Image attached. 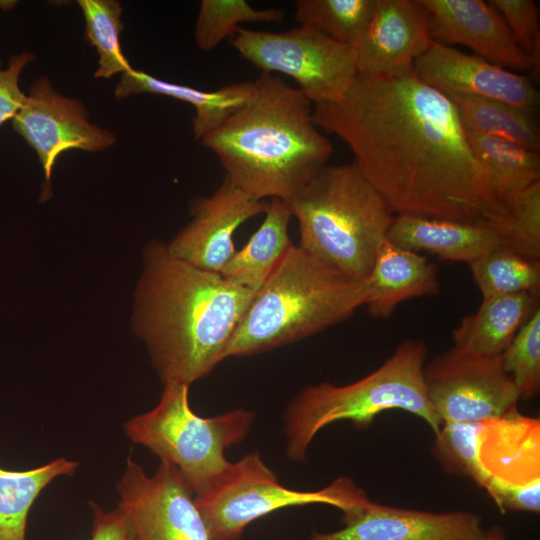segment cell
Wrapping results in <instances>:
<instances>
[{
  "label": "cell",
  "instance_id": "obj_27",
  "mask_svg": "<svg viewBox=\"0 0 540 540\" xmlns=\"http://www.w3.org/2000/svg\"><path fill=\"white\" fill-rule=\"evenodd\" d=\"M483 298L540 289V262L508 246L496 248L469 264Z\"/></svg>",
  "mask_w": 540,
  "mask_h": 540
},
{
  "label": "cell",
  "instance_id": "obj_37",
  "mask_svg": "<svg viewBox=\"0 0 540 540\" xmlns=\"http://www.w3.org/2000/svg\"><path fill=\"white\" fill-rule=\"evenodd\" d=\"M486 540H509L505 530L500 526H492L486 530Z\"/></svg>",
  "mask_w": 540,
  "mask_h": 540
},
{
  "label": "cell",
  "instance_id": "obj_25",
  "mask_svg": "<svg viewBox=\"0 0 540 540\" xmlns=\"http://www.w3.org/2000/svg\"><path fill=\"white\" fill-rule=\"evenodd\" d=\"M78 466L57 458L25 471L0 468V540H26L29 511L41 491L59 476H72Z\"/></svg>",
  "mask_w": 540,
  "mask_h": 540
},
{
  "label": "cell",
  "instance_id": "obj_8",
  "mask_svg": "<svg viewBox=\"0 0 540 540\" xmlns=\"http://www.w3.org/2000/svg\"><path fill=\"white\" fill-rule=\"evenodd\" d=\"M368 500L348 477L314 491L283 486L257 452L231 462L215 484L195 496L209 540H238L251 522L284 507L326 504L346 513Z\"/></svg>",
  "mask_w": 540,
  "mask_h": 540
},
{
  "label": "cell",
  "instance_id": "obj_3",
  "mask_svg": "<svg viewBox=\"0 0 540 540\" xmlns=\"http://www.w3.org/2000/svg\"><path fill=\"white\" fill-rule=\"evenodd\" d=\"M253 82L245 104L200 142L248 196L286 200L327 165L333 147L298 88L269 73Z\"/></svg>",
  "mask_w": 540,
  "mask_h": 540
},
{
  "label": "cell",
  "instance_id": "obj_2",
  "mask_svg": "<svg viewBox=\"0 0 540 540\" xmlns=\"http://www.w3.org/2000/svg\"><path fill=\"white\" fill-rule=\"evenodd\" d=\"M134 295L132 327L164 384L190 386L223 359L257 290L174 257L149 243Z\"/></svg>",
  "mask_w": 540,
  "mask_h": 540
},
{
  "label": "cell",
  "instance_id": "obj_33",
  "mask_svg": "<svg viewBox=\"0 0 540 540\" xmlns=\"http://www.w3.org/2000/svg\"><path fill=\"white\" fill-rule=\"evenodd\" d=\"M506 241L511 249L533 259L540 258V181L519 193L511 202Z\"/></svg>",
  "mask_w": 540,
  "mask_h": 540
},
{
  "label": "cell",
  "instance_id": "obj_31",
  "mask_svg": "<svg viewBox=\"0 0 540 540\" xmlns=\"http://www.w3.org/2000/svg\"><path fill=\"white\" fill-rule=\"evenodd\" d=\"M501 359L519 398H533L540 389V308L520 328Z\"/></svg>",
  "mask_w": 540,
  "mask_h": 540
},
{
  "label": "cell",
  "instance_id": "obj_22",
  "mask_svg": "<svg viewBox=\"0 0 540 540\" xmlns=\"http://www.w3.org/2000/svg\"><path fill=\"white\" fill-rule=\"evenodd\" d=\"M539 294L517 293L483 298L452 333L453 348L486 357L501 356L520 328L539 308Z\"/></svg>",
  "mask_w": 540,
  "mask_h": 540
},
{
  "label": "cell",
  "instance_id": "obj_23",
  "mask_svg": "<svg viewBox=\"0 0 540 540\" xmlns=\"http://www.w3.org/2000/svg\"><path fill=\"white\" fill-rule=\"evenodd\" d=\"M265 217L248 242L235 251L221 275L240 285L258 290L293 244L289 234L292 214L286 203L271 199Z\"/></svg>",
  "mask_w": 540,
  "mask_h": 540
},
{
  "label": "cell",
  "instance_id": "obj_19",
  "mask_svg": "<svg viewBox=\"0 0 540 540\" xmlns=\"http://www.w3.org/2000/svg\"><path fill=\"white\" fill-rule=\"evenodd\" d=\"M386 238L407 250L468 264L507 245L505 231L496 227L414 215H396Z\"/></svg>",
  "mask_w": 540,
  "mask_h": 540
},
{
  "label": "cell",
  "instance_id": "obj_4",
  "mask_svg": "<svg viewBox=\"0 0 540 540\" xmlns=\"http://www.w3.org/2000/svg\"><path fill=\"white\" fill-rule=\"evenodd\" d=\"M369 294L367 280L347 277L292 244L256 291L223 359L262 353L319 333L365 306Z\"/></svg>",
  "mask_w": 540,
  "mask_h": 540
},
{
  "label": "cell",
  "instance_id": "obj_17",
  "mask_svg": "<svg viewBox=\"0 0 540 540\" xmlns=\"http://www.w3.org/2000/svg\"><path fill=\"white\" fill-rule=\"evenodd\" d=\"M432 41L429 14L420 0H377L364 34L352 47L357 75L410 72Z\"/></svg>",
  "mask_w": 540,
  "mask_h": 540
},
{
  "label": "cell",
  "instance_id": "obj_5",
  "mask_svg": "<svg viewBox=\"0 0 540 540\" xmlns=\"http://www.w3.org/2000/svg\"><path fill=\"white\" fill-rule=\"evenodd\" d=\"M299 226V244L310 256L366 281L395 214L353 164L326 165L283 200Z\"/></svg>",
  "mask_w": 540,
  "mask_h": 540
},
{
  "label": "cell",
  "instance_id": "obj_12",
  "mask_svg": "<svg viewBox=\"0 0 540 540\" xmlns=\"http://www.w3.org/2000/svg\"><path fill=\"white\" fill-rule=\"evenodd\" d=\"M117 492L135 540H209L194 493L172 464L148 476L129 456Z\"/></svg>",
  "mask_w": 540,
  "mask_h": 540
},
{
  "label": "cell",
  "instance_id": "obj_20",
  "mask_svg": "<svg viewBox=\"0 0 540 540\" xmlns=\"http://www.w3.org/2000/svg\"><path fill=\"white\" fill-rule=\"evenodd\" d=\"M367 282L370 294L365 306L374 318H388L403 301L439 290L436 265L387 238L379 246Z\"/></svg>",
  "mask_w": 540,
  "mask_h": 540
},
{
  "label": "cell",
  "instance_id": "obj_10",
  "mask_svg": "<svg viewBox=\"0 0 540 540\" xmlns=\"http://www.w3.org/2000/svg\"><path fill=\"white\" fill-rule=\"evenodd\" d=\"M480 487L501 513L540 511V420L517 405L480 422L477 435Z\"/></svg>",
  "mask_w": 540,
  "mask_h": 540
},
{
  "label": "cell",
  "instance_id": "obj_21",
  "mask_svg": "<svg viewBox=\"0 0 540 540\" xmlns=\"http://www.w3.org/2000/svg\"><path fill=\"white\" fill-rule=\"evenodd\" d=\"M253 87L254 83L248 81L228 84L213 91H203L161 80L131 68L122 73L121 80L115 88V96L125 98L148 93L171 97L192 105L195 110L192 118L193 134L195 139L200 141L245 104L252 94Z\"/></svg>",
  "mask_w": 540,
  "mask_h": 540
},
{
  "label": "cell",
  "instance_id": "obj_14",
  "mask_svg": "<svg viewBox=\"0 0 540 540\" xmlns=\"http://www.w3.org/2000/svg\"><path fill=\"white\" fill-rule=\"evenodd\" d=\"M269 202L256 200L224 178L210 195L191 202V221L166 244L177 259L221 273L235 253L233 235L244 222L265 213Z\"/></svg>",
  "mask_w": 540,
  "mask_h": 540
},
{
  "label": "cell",
  "instance_id": "obj_32",
  "mask_svg": "<svg viewBox=\"0 0 540 540\" xmlns=\"http://www.w3.org/2000/svg\"><path fill=\"white\" fill-rule=\"evenodd\" d=\"M480 422L443 423L435 435L432 455L446 472L470 477L479 486L482 475L477 461Z\"/></svg>",
  "mask_w": 540,
  "mask_h": 540
},
{
  "label": "cell",
  "instance_id": "obj_28",
  "mask_svg": "<svg viewBox=\"0 0 540 540\" xmlns=\"http://www.w3.org/2000/svg\"><path fill=\"white\" fill-rule=\"evenodd\" d=\"M376 4L377 0H297L295 18L300 26L352 48L364 34Z\"/></svg>",
  "mask_w": 540,
  "mask_h": 540
},
{
  "label": "cell",
  "instance_id": "obj_34",
  "mask_svg": "<svg viewBox=\"0 0 540 540\" xmlns=\"http://www.w3.org/2000/svg\"><path fill=\"white\" fill-rule=\"evenodd\" d=\"M502 16L521 50L540 67L539 12L532 0L488 1Z\"/></svg>",
  "mask_w": 540,
  "mask_h": 540
},
{
  "label": "cell",
  "instance_id": "obj_6",
  "mask_svg": "<svg viewBox=\"0 0 540 540\" xmlns=\"http://www.w3.org/2000/svg\"><path fill=\"white\" fill-rule=\"evenodd\" d=\"M426 358L424 342L405 340L381 366L358 381L342 386L323 382L302 390L285 414L288 457L302 461L315 435L331 423L349 420L367 427L389 409L420 417L436 435L442 423L424 385Z\"/></svg>",
  "mask_w": 540,
  "mask_h": 540
},
{
  "label": "cell",
  "instance_id": "obj_35",
  "mask_svg": "<svg viewBox=\"0 0 540 540\" xmlns=\"http://www.w3.org/2000/svg\"><path fill=\"white\" fill-rule=\"evenodd\" d=\"M34 60L35 55L24 52L12 56L6 69L1 68L0 61V125L23 107L27 95L19 88V77L24 67Z\"/></svg>",
  "mask_w": 540,
  "mask_h": 540
},
{
  "label": "cell",
  "instance_id": "obj_16",
  "mask_svg": "<svg viewBox=\"0 0 540 540\" xmlns=\"http://www.w3.org/2000/svg\"><path fill=\"white\" fill-rule=\"evenodd\" d=\"M341 523L311 540H486L481 517L469 511L430 512L368 500L343 513Z\"/></svg>",
  "mask_w": 540,
  "mask_h": 540
},
{
  "label": "cell",
  "instance_id": "obj_11",
  "mask_svg": "<svg viewBox=\"0 0 540 540\" xmlns=\"http://www.w3.org/2000/svg\"><path fill=\"white\" fill-rule=\"evenodd\" d=\"M429 402L441 423L482 422L517 405L519 393L501 356L451 348L423 369Z\"/></svg>",
  "mask_w": 540,
  "mask_h": 540
},
{
  "label": "cell",
  "instance_id": "obj_15",
  "mask_svg": "<svg viewBox=\"0 0 540 540\" xmlns=\"http://www.w3.org/2000/svg\"><path fill=\"white\" fill-rule=\"evenodd\" d=\"M413 73L444 94L490 98L536 117L539 92L530 77L476 55L432 41L413 63Z\"/></svg>",
  "mask_w": 540,
  "mask_h": 540
},
{
  "label": "cell",
  "instance_id": "obj_18",
  "mask_svg": "<svg viewBox=\"0 0 540 540\" xmlns=\"http://www.w3.org/2000/svg\"><path fill=\"white\" fill-rule=\"evenodd\" d=\"M434 42L460 44L508 70L538 71L521 50L499 12L482 0H420Z\"/></svg>",
  "mask_w": 540,
  "mask_h": 540
},
{
  "label": "cell",
  "instance_id": "obj_26",
  "mask_svg": "<svg viewBox=\"0 0 540 540\" xmlns=\"http://www.w3.org/2000/svg\"><path fill=\"white\" fill-rule=\"evenodd\" d=\"M465 132L494 136L537 152L540 135L535 117L508 103L463 94H446Z\"/></svg>",
  "mask_w": 540,
  "mask_h": 540
},
{
  "label": "cell",
  "instance_id": "obj_30",
  "mask_svg": "<svg viewBox=\"0 0 540 540\" xmlns=\"http://www.w3.org/2000/svg\"><path fill=\"white\" fill-rule=\"evenodd\" d=\"M85 18V38L99 55L96 78H111L132 67L122 52L119 36L124 28L122 7L115 0H79Z\"/></svg>",
  "mask_w": 540,
  "mask_h": 540
},
{
  "label": "cell",
  "instance_id": "obj_7",
  "mask_svg": "<svg viewBox=\"0 0 540 540\" xmlns=\"http://www.w3.org/2000/svg\"><path fill=\"white\" fill-rule=\"evenodd\" d=\"M189 386L164 384L158 404L124 424L127 437L175 466L194 496L208 490L230 463L225 450L245 438L255 414L235 409L201 417L189 404Z\"/></svg>",
  "mask_w": 540,
  "mask_h": 540
},
{
  "label": "cell",
  "instance_id": "obj_36",
  "mask_svg": "<svg viewBox=\"0 0 540 540\" xmlns=\"http://www.w3.org/2000/svg\"><path fill=\"white\" fill-rule=\"evenodd\" d=\"M89 505L93 514L90 540H135L124 515L117 507L105 511L95 502L90 501Z\"/></svg>",
  "mask_w": 540,
  "mask_h": 540
},
{
  "label": "cell",
  "instance_id": "obj_13",
  "mask_svg": "<svg viewBox=\"0 0 540 540\" xmlns=\"http://www.w3.org/2000/svg\"><path fill=\"white\" fill-rule=\"evenodd\" d=\"M14 130L35 150L46 182L56 159L64 151H99L111 146L115 136L88 121L83 104L59 94L46 76L31 87L21 110L12 118Z\"/></svg>",
  "mask_w": 540,
  "mask_h": 540
},
{
  "label": "cell",
  "instance_id": "obj_29",
  "mask_svg": "<svg viewBox=\"0 0 540 540\" xmlns=\"http://www.w3.org/2000/svg\"><path fill=\"white\" fill-rule=\"evenodd\" d=\"M283 16L281 9H257L245 0H203L195 22V42L208 52L230 39L242 23H277Z\"/></svg>",
  "mask_w": 540,
  "mask_h": 540
},
{
  "label": "cell",
  "instance_id": "obj_24",
  "mask_svg": "<svg viewBox=\"0 0 540 540\" xmlns=\"http://www.w3.org/2000/svg\"><path fill=\"white\" fill-rule=\"evenodd\" d=\"M465 133L474 156L508 209L519 193L540 181V157L537 152L507 139Z\"/></svg>",
  "mask_w": 540,
  "mask_h": 540
},
{
  "label": "cell",
  "instance_id": "obj_1",
  "mask_svg": "<svg viewBox=\"0 0 540 540\" xmlns=\"http://www.w3.org/2000/svg\"><path fill=\"white\" fill-rule=\"evenodd\" d=\"M315 125L341 139L396 215L510 225L443 92L406 73L357 75L338 101L313 105Z\"/></svg>",
  "mask_w": 540,
  "mask_h": 540
},
{
  "label": "cell",
  "instance_id": "obj_9",
  "mask_svg": "<svg viewBox=\"0 0 540 540\" xmlns=\"http://www.w3.org/2000/svg\"><path fill=\"white\" fill-rule=\"evenodd\" d=\"M229 41L262 73L292 78L313 105L338 101L357 77L351 47L304 26L284 32L239 27Z\"/></svg>",
  "mask_w": 540,
  "mask_h": 540
}]
</instances>
